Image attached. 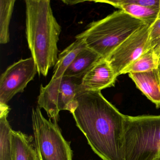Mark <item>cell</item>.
Listing matches in <instances>:
<instances>
[{"label": "cell", "instance_id": "cell-1", "mask_svg": "<svg viewBox=\"0 0 160 160\" xmlns=\"http://www.w3.org/2000/svg\"><path fill=\"white\" fill-rule=\"evenodd\" d=\"M76 101V107L71 113L92 151L102 160H125L126 115L101 91L82 92Z\"/></svg>", "mask_w": 160, "mask_h": 160}, {"label": "cell", "instance_id": "cell-2", "mask_svg": "<svg viewBox=\"0 0 160 160\" xmlns=\"http://www.w3.org/2000/svg\"><path fill=\"white\" fill-rule=\"evenodd\" d=\"M26 37L39 76L46 77L58 57L61 27L50 0H26Z\"/></svg>", "mask_w": 160, "mask_h": 160}, {"label": "cell", "instance_id": "cell-3", "mask_svg": "<svg viewBox=\"0 0 160 160\" xmlns=\"http://www.w3.org/2000/svg\"><path fill=\"white\" fill-rule=\"evenodd\" d=\"M146 23L122 10L90 23L76 39L83 40L88 48L107 58L129 36Z\"/></svg>", "mask_w": 160, "mask_h": 160}, {"label": "cell", "instance_id": "cell-4", "mask_svg": "<svg viewBox=\"0 0 160 160\" xmlns=\"http://www.w3.org/2000/svg\"><path fill=\"white\" fill-rule=\"evenodd\" d=\"M125 160H153L160 157V115H126Z\"/></svg>", "mask_w": 160, "mask_h": 160}, {"label": "cell", "instance_id": "cell-5", "mask_svg": "<svg viewBox=\"0 0 160 160\" xmlns=\"http://www.w3.org/2000/svg\"><path fill=\"white\" fill-rule=\"evenodd\" d=\"M32 119L39 160H72L70 142L65 140L58 123L45 118L38 106L32 108Z\"/></svg>", "mask_w": 160, "mask_h": 160}, {"label": "cell", "instance_id": "cell-6", "mask_svg": "<svg viewBox=\"0 0 160 160\" xmlns=\"http://www.w3.org/2000/svg\"><path fill=\"white\" fill-rule=\"evenodd\" d=\"M82 78L63 76L51 80L46 86L41 85L38 106L43 108L49 118L58 123L60 111L72 113L76 107V98L80 93Z\"/></svg>", "mask_w": 160, "mask_h": 160}, {"label": "cell", "instance_id": "cell-7", "mask_svg": "<svg viewBox=\"0 0 160 160\" xmlns=\"http://www.w3.org/2000/svg\"><path fill=\"white\" fill-rule=\"evenodd\" d=\"M151 25L146 24L139 28L106 58L117 76L120 75L126 67L151 48L150 41Z\"/></svg>", "mask_w": 160, "mask_h": 160}, {"label": "cell", "instance_id": "cell-8", "mask_svg": "<svg viewBox=\"0 0 160 160\" xmlns=\"http://www.w3.org/2000/svg\"><path fill=\"white\" fill-rule=\"evenodd\" d=\"M37 73L32 57L19 60L9 66L0 78V103L7 104L15 95L23 92Z\"/></svg>", "mask_w": 160, "mask_h": 160}, {"label": "cell", "instance_id": "cell-9", "mask_svg": "<svg viewBox=\"0 0 160 160\" xmlns=\"http://www.w3.org/2000/svg\"><path fill=\"white\" fill-rule=\"evenodd\" d=\"M117 77L108 62L102 58L82 77L80 92L101 91L114 87Z\"/></svg>", "mask_w": 160, "mask_h": 160}, {"label": "cell", "instance_id": "cell-10", "mask_svg": "<svg viewBox=\"0 0 160 160\" xmlns=\"http://www.w3.org/2000/svg\"><path fill=\"white\" fill-rule=\"evenodd\" d=\"M129 76L137 88L156 106L160 107V74L158 69L143 72L131 73Z\"/></svg>", "mask_w": 160, "mask_h": 160}, {"label": "cell", "instance_id": "cell-11", "mask_svg": "<svg viewBox=\"0 0 160 160\" xmlns=\"http://www.w3.org/2000/svg\"><path fill=\"white\" fill-rule=\"evenodd\" d=\"M12 138L13 160H39L32 136L13 130Z\"/></svg>", "mask_w": 160, "mask_h": 160}, {"label": "cell", "instance_id": "cell-12", "mask_svg": "<svg viewBox=\"0 0 160 160\" xmlns=\"http://www.w3.org/2000/svg\"><path fill=\"white\" fill-rule=\"evenodd\" d=\"M102 58L98 53L87 47L79 52L63 76L82 78Z\"/></svg>", "mask_w": 160, "mask_h": 160}, {"label": "cell", "instance_id": "cell-13", "mask_svg": "<svg viewBox=\"0 0 160 160\" xmlns=\"http://www.w3.org/2000/svg\"><path fill=\"white\" fill-rule=\"evenodd\" d=\"M8 104L0 103V160H13L12 131L7 120Z\"/></svg>", "mask_w": 160, "mask_h": 160}, {"label": "cell", "instance_id": "cell-14", "mask_svg": "<svg viewBox=\"0 0 160 160\" xmlns=\"http://www.w3.org/2000/svg\"><path fill=\"white\" fill-rule=\"evenodd\" d=\"M83 40L76 39V41L66 48L58 55V61L54 66V73L51 80H56L63 76L67 68L84 48H87Z\"/></svg>", "mask_w": 160, "mask_h": 160}, {"label": "cell", "instance_id": "cell-15", "mask_svg": "<svg viewBox=\"0 0 160 160\" xmlns=\"http://www.w3.org/2000/svg\"><path fill=\"white\" fill-rule=\"evenodd\" d=\"M158 67L159 59L151 48L126 67L121 75L148 72L158 69Z\"/></svg>", "mask_w": 160, "mask_h": 160}, {"label": "cell", "instance_id": "cell-16", "mask_svg": "<svg viewBox=\"0 0 160 160\" xmlns=\"http://www.w3.org/2000/svg\"><path fill=\"white\" fill-rule=\"evenodd\" d=\"M16 1L0 0V43L10 42L9 26Z\"/></svg>", "mask_w": 160, "mask_h": 160}, {"label": "cell", "instance_id": "cell-17", "mask_svg": "<svg viewBox=\"0 0 160 160\" xmlns=\"http://www.w3.org/2000/svg\"><path fill=\"white\" fill-rule=\"evenodd\" d=\"M118 8L149 25H152L158 19L159 16V9H154L136 4L122 5Z\"/></svg>", "mask_w": 160, "mask_h": 160}, {"label": "cell", "instance_id": "cell-18", "mask_svg": "<svg viewBox=\"0 0 160 160\" xmlns=\"http://www.w3.org/2000/svg\"><path fill=\"white\" fill-rule=\"evenodd\" d=\"M94 2L107 3L118 8L126 4H136L154 9H159L160 0H113V1H93Z\"/></svg>", "mask_w": 160, "mask_h": 160}, {"label": "cell", "instance_id": "cell-19", "mask_svg": "<svg viewBox=\"0 0 160 160\" xmlns=\"http://www.w3.org/2000/svg\"><path fill=\"white\" fill-rule=\"evenodd\" d=\"M160 40V18H158L151 26L150 41L151 47H153Z\"/></svg>", "mask_w": 160, "mask_h": 160}, {"label": "cell", "instance_id": "cell-20", "mask_svg": "<svg viewBox=\"0 0 160 160\" xmlns=\"http://www.w3.org/2000/svg\"><path fill=\"white\" fill-rule=\"evenodd\" d=\"M152 48H153L154 53L157 55V57L159 59L158 70H159L160 74V40L156 42V43L154 45V46Z\"/></svg>", "mask_w": 160, "mask_h": 160}, {"label": "cell", "instance_id": "cell-21", "mask_svg": "<svg viewBox=\"0 0 160 160\" xmlns=\"http://www.w3.org/2000/svg\"><path fill=\"white\" fill-rule=\"evenodd\" d=\"M63 3H65V4H68V5H73V4H78L80 2H83L85 1H62Z\"/></svg>", "mask_w": 160, "mask_h": 160}, {"label": "cell", "instance_id": "cell-22", "mask_svg": "<svg viewBox=\"0 0 160 160\" xmlns=\"http://www.w3.org/2000/svg\"><path fill=\"white\" fill-rule=\"evenodd\" d=\"M158 18H160V7H159V16H158Z\"/></svg>", "mask_w": 160, "mask_h": 160}, {"label": "cell", "instance_id": "cell-23", "mask_svg": "<svg viewBox=\"0 0 160 160\" xmlns=\"http://www.w3.org/2000/svg\"><path fill=\"white\" fill-rule=\"evenodd\" d=\"M153 160H160V157H157V158L153 159Z\"/></svg>", "mask_w": 160, "mask_h": 160}]
</instances>
